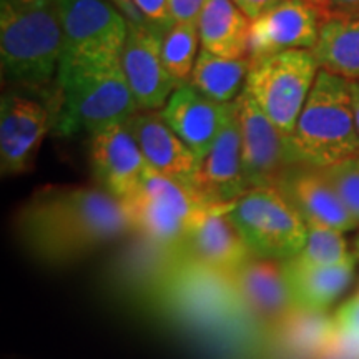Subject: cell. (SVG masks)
Masks as SVG:
<instances>
[{
  "label": "cell",
  "instance_id": "ac0fdd59",
  "mask_svg": "<svg viewBox=\"0 0 359 359\" xmlns=\"http://www.w3.org/2000/svg\"><path fill=\"white\" fill-rule=\"evenodd\" d=\"M276 188L302 213L306 224H320L341 233L358 228L321 168L296 163L286 170Z\"/></svg>",
  "mask_w": 359,
  "mask_h": 359
},
{
  "label": "cell",
  "instance_id": "5bb4252c",
  "mask_svg": "<svg viewBox=\"0 0 359 359\" xmlns=\"http://www.w3.org/2000/svg\"><path fill=\"white\" fill-rule=\"evenodd\" d=\"M90 165L102 190L118 201L137 191L148 165L127 123H115L92 135Z\"/></svg>",
  "mask_w": 359,
  "mask_h": 359
},
{
  "label": "cell",
  "instance_id": "d6986e66",
  "mask_svg": "<svg viewBox=\"0 0 359 359\" xmlns=\"http://www.w3.org/2000/svg\"><path fill=\"white\" fill-rule=\"evenodd\" d=\"M228 208L230 205L218 206L206 213L187 236L182 255L190 262L235 275L253 253L228 217Z\"/></svg>",
  "mask_w": 359,
  "mask_h": 359
},
{
  "label": "cell",
  "instance_id": "f1b7e54d",
  "mask_svg": "<svg viewBox=\"0 0 359 359\" xmlns=\"http://www.w3.org/2000/svg\"><path fill=\"white\" fill-rule=\"evenodd\" d=\"M318 359H359V333L338 327Z\"/></svg>",
  "mask_w": 359,
  "mask_h": 359
},
{
  "label": "cell",
  "instance_id": "5b68a950",
  "mask_svg": "<svg viewBox=\"0 0 359 359\" xmlns=\"http://www.w3.org/2000/svg\"><path fill=\"white\" fill-rule=\"evenodd\" d=\"M122 205L132 224V233L178 251H182L187 236L201 218L218 208L196 190L151 168H148L137 191Z\"/></svg>",
  "mask_w": 359,
  "mask_h": 359
},
{
  "label": "cell",
  "instance_id": "cb8c5ba5",
  "mask_svg": "<svg viewBox=\"0 0 359 359\" xmlns=\"http://www.w3.org/2000/svg\"><path fill=\"white\" fill-rule=\"evenodd\" d=\"M338 330L334 318L326 311H306L296 308L281 323L273 336L278 348L288 358L318 359Z\"/></svg>",
  "mask_w": 359,
  "mask_h": 359
},
{
  "label": "cell",
  "instance_id": "52a82bcc",
  "mask_svg": "<svg viewBox=\"0 0 359 359\" xmlns=\"http://www.w3.org/2000/svg\"><path fill=\"white\" fill-rule=\"evenodd\" d=\"M320 74L311 50H290L251 60L245 92L286 138L293 137L296 122Z\"/></svg>",
  "mask_w": 359,
  "mask_h": 359
},
{
  "label": "cell",
  "instance_id": "d4e9b609",
  "mask_svg": "<svg viewBox=\"0 0 359 359\" xmlns=\"http://www.w3.org/2000/svg\"><path fill=\"white\" fill-rule=\"evenodd\" d=\"M250 69V57L224 58L201 50L188 83L213 102L233 103L243 93Z\"/></svg>",
  "mask_w": 359,
  "mask_h": 359
},
{
  "label": "cell",
  "instance_id": "9c48e42d",
  "mask_svg": "<svg viewBox=\"0 0 359 359\" xmlns=\"http://www.w3.org/2000/svg\"><path fill=\"white\" fill-rule=\"evenodd\" d=\"M53 6L64 32L60 67L110 65L122 60L128 22L109 0H53Z\"/></svg>",
  "mask_w": 359,
  "mask_h": 359
},
{
  "label": "cell",
  "instance_id": "4fadbf2b",
  "mask_svg": "<svg viewBox=\"0 0 359 359\" xmlns=\"http://www.w3.org/2000/svg\"><path fill=\"white\" fill-rule=\"evenodd\" d=\"M163 37L151 29L128 25L122 52V69L138 111H160L180 85L161 58Z\"/></svg>",
  "mask_w": 359,
  "mask_h": 359
},
{
  "label": "cell",
  "instance_id": "603a6c76",
  "mask_svg": "<svg viewBox=\"0 0 359 359\" xmlns=\"http://www.w3.org/2000/svg\"><path fill=\"white\" fill-rule=\"evenodd\" d=\"M320 70L348 82H359V13H326L313 48Z\"/></svg>",
  "mask_w": 359,
  "mask_h": 359
},
{
  "label": "cell",
  "instance_id": "277c9868",
  "mask_svg": "<svg viewBox=\"0 0 359 359\" xmlns=\"http://www.w3.org/2000/svg\"><path fill=\"white\" fill-rule=\"evenodd\" d=\"M298 163L327 168L359 156L351 82L320 70L291 137Z\"/></svg>",
  "mask_w": 359,
  "mask_h": 359
},
{
  "label": "cell",
  "instance_id": "9a60e30c",
  "mask_svg": "<svg viewBox=\"0 0 359 359\" xmlns=\"http://www.w3.org/2000/svg\"><path fill=\"white\" fill-rule=\"evenodd\" d=\"M233 110L235 102H213L190 83H182L160 110V115L201 163L223 132Z\"/></svg>",
  "mask_w": 359,
  "mask_h": 359
},
{
  "label": "cell",
  "instance_id": "f546056e",
  "mask_svg": "<svg viewBox=\"0 0 359 359\" xmlns=\"http://www.w3.org/2000/svg\"><path fill=\"white\" fill-rule=\"evenodd\" d=\"M133 4L161 37L175 25L172 15H170L167 0H133Z\"/></svg>",
  "mask_w": 359,
  "mask_h": 359
},
{
  "label": "cell",
  "instance_id": "2e32d148",
  "mask_svg": "<svg viewBox=\"0 0 359 359\" xmlns=\"http://www.w3.org/2000/svg\"><path fill=\"white\" fill-rule=\"evenodd\" d=\"M125 123L140 148L148 168L198 191L201 163L161 118L160 111H138Z\"/></svg>",
  "mask_w": 359,
  "mask_h": 359
},
{
  "label": "cell",
  "instance_id": "4dcf8cb0",
  "mask_svg": "<svg viewBox=\"0 0 359 359\" xmlns=\"http://www.w3.org/2000/svg\"><path fill=\"white\" fill-rule=\"evenodd\" d=\"M175 24H196L206 0H167Z\"/></svg>",
  "mask_w": 359,
  "mask_h": 359
},
{
  "label": "cell",
  "instance_id": "ba28073f",
  "mask_svg": "<svg viewBox=\"0 0 359 359\" xmlns=\"http://www.w3.org/2000/svg\"><path fill=\"white\" fill-rule=\"evenodd\" d=\"M175 316L198 325H218L248 314L233 275L183 257L154 296Z\"/></svg>",
  "mask_w": 359,
  "mask_h": 359
},
{
  "label": "cell",
  "instance_id": "8992f818",
  "mask_svg": "<svg viewBox=\"0 0 359 359\" xmlns=\"http://www.w3.org/2000/svg\"><path fill=\"white\" fill-rule=\"evenodd\" d=\"M255 258L286 262L304 248L308 224L278 188H253L228 208Z\"/></svg>",
  "mask_w": 359,
  "mask_h": 359
},
{
  "label": "cell",
  "instance_id": "836d02e7",
  "mask_svg": "<svg viewBox=\"0 0 359 359\" xmlns=\"http://www.w3.org/2000/svg\"><path fill=\"white\" fill-rule=\"evenodd\" d=\"M231 2L253 22L258 17H262L263 13H266L269 8L285 2V0H231Z\"/></svg>",
  "mask_w": 359,
  "mask_h": 359
},
{
  "label": "cell",
  "instance_id": "ab89813d",
  "mask_svg": "<svg viewBox=\"0 0 359 359\" xmlns=\"http://www.w3.org/2000/svg\"><path fill=\"white\" fill-rule=\"evenodd\" d=\"M358 13H359V12H358Z\"/></svg>",
  "mask_w": 359,
  "mask_h": 359
},
{
  "label": "cell",
  "instance_id": "484cf974",
  "mask_svg": "<svg viewBox=\"0 0 359 359\" xmlns=\"http://www.w3.org/2000/svg\"><path fill=\"white\" fill-rule=\"evenodd\" d=\"M200 35L196 24H175L161 40V58L165 69L178 83L190 82L193 67L198 58Z\"/></svg>",
  "mask_w": 359,
  "mask_h": 359
},
{
  "label": "cell",
  "instance_id": "1f68e13d",
  "mask_svg": "<svg viewBox=\"0 0 359 359\" xmlns=\"http://www.w3.org/2000/svg\"><path fill=\"white\" fill-rule=\"evenodd\" d=\"M334 321L341 330L359 333V293L336 311Z\"/></svg>",
  "mask_w": 359,
  "mask_h": 359
},
{
  "label": "cell",
  "instance_id": "6da1fadb",
  "mask_svg": "<svg viewBox=\"0 0 359 359\" xmlns=\"http://www.w3.org/2000/svg\"><path fill=\"white\" fill-rule=\"evenodd\" d=\"M20 243L40 263L62 266L132 235L122 201L95 187L40 188L15 217Z\"/></svg>",
  "mask_w": 359,
  "mask_h": 359
},
{
  "label": "cell",
  "instance_id": "8fae6325",
  "mask_svg": "<svg viewBox=\"0 0 359 359\" xmlns=\"http://www.w3.org/2000/svg\"><path fill=\"white\" fill-rule=\"evenodd\" d=\"M50 127L52 111L42 103L19 93L4 95L0 107V168L4 177L30 170Z\"/></svg>",
  "mask_w": 359,
  "mask_h": 359
},
{
  "label": "cell",
  "instance_id": "d6a6232c",
  "mask_svg": "<svg viewBox=\"0 0 359 359\" xmlns=\"http://www.w3.org/2000/svg\"><path fill=\"white\" fill-rule=\"evenodd\" d=\"M109 2L114 6L116 11L122 12V15L127 19L130 27H135V29H151L155 30L148 22L145 20V17L142 15L140 11L135 7L133 0H109ZM156 32V30H155Z\"/></svg>",
  "mask_w": 359,
  "mask_h": 359
},
{
  "label": "cell",
  "instance_id": "e575fe53",
  "mask_svg": "<svg viewBox=\"0 0 359 359\" xmlns=\"http://www.w3.org/2000/svg\"><path fill=\"white\" fill-rule=\"evenodd\" d=\"M359 12V0H331L330 11L326 13L333 15H349Z\"/></svg>",
  "mask_w": 359,
  "mask_h": 359
},
{
  "label": "cell",
  "instance_id": "3957f363",
  "mask_svg": "<svg viewBox=\"0 0 359 359\" xmlns=\"http://www.w3.org/2000/svg\"><path fill=\"white\" fill-rule=\"evenodd\" d=\"M52 102L53 128L60 135H95L138 114L122 60L110 65L60 67Z\"/></svg>",
  "mask_w": 359,
  "mask_h": 359
},
{
  "label": "cell",
  "instance_id": "30bf717a",
  "mask_svg": "<svg viewBox=\"0 0 359 359\" xmlns=\"http://www.w3.org/2000/svg\"><path fill=\"white\" fill-rule=\"evenodd\" d=\"M236 109L246 190L276 188L286 170L298 163L291 150V140L269 122L245 90L236 98Z\"/></svg>",
  "mask_w": 359,
  "mask_h": 359
},
{
  "label": "cell",
  "instance_id": "d590c367",
  "mask_svg": "<svg viewBox=\"0 0 359 359\" xmlns=\"http://www.w3.org/2000/svg\"><path fill=\"white\" fill-rule=\"evenodd\" d=\"M351 97H353L354 118H356V127H358V132H359V82L351 83Z\"/></svg>",
  "mask_w": 359,
  "mask_h": 359
},
{
  "label": "cell",
  "instance_id": "83f0119b",
  "mask_svg": "<svg viewBox=\"0 0 359 359\" xmlns=\"http://www.w3.org/2000/svg\"><path fill=\"white\" fill-rule=\"evenodd\" d=\"M321 172L359 226V156L321 168Z\"/></svg>",
  "mask_w": 359,
  "mask_h": 359
},
{
  "label": "cell",
  "instance_id": "f35d334b",
  "mask_svg": "<svg viewBox=\"0 0 359 359\" xmlns=\"http://www.w3.org/2000/svg\"><path fill=\"white\" fill-rule=\"evenodd\" d=\"M356 255L359 257V236H358V240H356Z\"/></svg>",
  "mask_w": 359,
  "mask_h": 359
},
{
  "label": "cell",
  "instance_id": "4316f807",
  "mask_svg": "<svg viewBox=\"0 0 359 359\" xmlns=\"http://www.w3.org/2000/svg\"><path fill=\"white\" fill-rule=\"evenodd\" d=\"M354 258L343 233L320 224H308L306 245L291 259L303 266H339Z\"/></svg>",
  "mask_w": 359,
  "mask_h": 359
},
{
  "label": "cell",
  "instance_id": "44dd1931",
  "mask_svg": "<svg viewBox=\"0 0 359 359\" xmlns=\"http://www.w3.org/2000/svg\"><path fill=\"white\" fill-rule=\"evenodd\" d=\"M281 264L294 306L306 311H326L351 283L356 258L339 266H303L294 259Z\"/></svg>",
  "mask_w": 359,
  "mask_h": 359
},
{
  "label": "cell",
  "instance_id": "7a4b0ae2",
  "mask_svg": "<svg viewBox=\"0 0 359 359\" xmlns=\"http://www.w3.org/2000/svg\"><path fill=\"white\" fill-rule=\"evenodd\" d=\"M64 32L55 6L0 0V57L4 80L27 92L47 93L57 82Z\"/></svg>",
  "mask_w": 359,
  "mask_h": 359
},
{
  "label": "cell",
  "instance_id": "ffe728a7",
  "mask_svg": "<svg viewBox=\"0 0 359 359\" xmlns=\"http://www.w3.org/2000/svg\"><path fill=\"white\" fill-rule=\"evenodd\" d=\"M198 191L215 206H226L246 193L241 163V127L235 110L224 125L215 145L201 161L198 175Z\"/></svg>",
  "mask_w": 359,
  "mask_h": 359
},
{
  "label": "cell",
  "instance_id": "8d00e7d4",
  "mask_svg": "<svg viewBox=\"0 0 359 359\" xmlns=\"http://www.w3.org/2000/svg\"><path fill=\"white\" fill-rule=\"evenodd\" d=\"M306 2H309L311 4L313 7H316V8H320L321 12H327L330 11V4H331V0H306Z\"/></svg>",
  "mask_w": 359,
  "mask_h": 359
},
{
  "label": "cell",
  "instance_id": "74e56055",
  "mask_svg": "<svg viewBox=\"0 0 359 359\" xmlns=\"http://www.w3.org/2000/svg\"><path fill=\"white\" fill-rule=\"evenodd\" d=\"M13 2L22 4V6H47V4H52L53 0H13Z\"/></svg>",
  "mask_w": 359,
  "mask_h": 359
},
{
  "label": "cell",
  "instance_id": "7402d4cb",
  "mask_svg": "<svg viewBox=\"0 0 359 359\" xmlns=\"http://www.w3.org/2000/svg\"><path fill=\"white\" fill-rule=\"evenodd\" d=\"M196 29L201 50L224 58L250 57L251 20L231 0H206Z\"/></svg>",
  "mask_w": 359,
  "mask_h": 359
},
{
  "label": "cell",
  "instance_id": "e0dca14e",
  "mask_svg": "<svg viewBox=\"0 0 359 359\" xmlns=\"http://www.w3.org/2000/svg\"><path fill=\"white\" fill-rule=\"evenodd\" d=\"M233 278L248 316L263 327L276 330L296 309L281 262L253 257Z\"/></svg>",
  "mask_w": 359,
  "mask_h": 359
},
{
  "label": "cell",
  "instance_id": "7c38bea8",
  "mask_svg": "<svg viewBox=\"0 0 359 359\" xmlns=\"http://www.w3.org/2000/svg\"><path fill=\"white\" fill-rule=\"evenodd\" d=\"M325 12L306 0H285L251 22L250 58L290 50H313L320 37Z\"/></svg>",
  "mask_w": 359,
  "mask_h": 359
}]
</instances>
